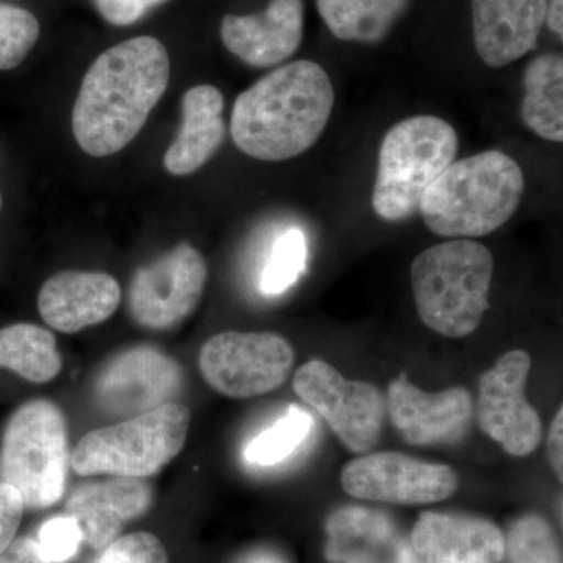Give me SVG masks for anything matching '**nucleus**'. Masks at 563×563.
<instances>
[{
	"label": "nucleus",
	"instance_id": "36",
	"mask_svg": "<svg viewBox=\"0 0 563 563\" xmlns=\"http://www.w3.org/2000/svg\"><path fill=\"white\" fill-rule=\"evenodd\" d=\"M239 563H287L279 554L268 550H257L247 553L240 559Z\"/></svg>",
	"mask_w": 563,
	"mask_h": 563
},
{
	"label": "nucleus",
	"instance_id": "5",
	"mask_svg": "<svg viewBox=\"0 0 563 563\" xmlns=\"http://www.w3.org/2000/svg\"><path fill=\"white\" fill-rule=\"evenodd\" d=\"M457 132L450 122L420 114L393 125L384 136L372 203L388 222L409 220L424 192L455 162Z\"/></svg>",
	"mask_w": 563,
	"mask_h": 563
},
{
	"label": "nucleus",
	"instance_id": "26",
	"mask_svg": "<svg viewBox=\"0 0 563 563\" xmlns=\"http://www.w3.org/2000/svg\"><path fill=\"white\" fill-rule=\"evenodd\" d=\"M307 239L298 228L288 229L274 242L272 254L263 268L261 290L265 295H282L306 272Z\"/></svg>",
	"mask_w": 563,
	"mask_h": 563
},
{
	"label": "nucleus",
	"instance_id": "25",
	"mask_svg": "<svg viewBox=\"0 0 563 563\" xmlns=\"http://www.w3.org/2000/svg\"><path fill=\"white\" fill-rule=\"evenodd\" d=\"M313 418L298 406H291L272 428L258 433L244 448L247 463L273 466L290 457L312 431Z\"/></svg>",
	"mask_w": 563,
	"mask_h": 563
},
{
	"label": "nucleus",
	"instance_id": "14",
	"mask_svg": "<svg viewBox=\"0 0 563 563\" xmlns=\"http://www.w3.org/2000/svg\"><path fill=\"white\" fill-rule=\"evenodd\" d=\"M387 412L401 439L410 446L455 443L468 431L473 398L462 387L428 393L406 376L388 388Z\"/></svg>",
	"mask_w": 563,
	"mask_h": 563
},
{
	"label": "nucleus",
	"instance_id": "23",
	"mask_svg": "<svg viewBox=\"0 0 563 563\" xmlns=\"http://www.w3.org/2000/svg\"><path fill=\"white\" fill-rule=\"evenodd\" d=\"M412 0H317L318 13L335 38L376 44L390 35Z\"/></svg>",
	"mask_w": 563,
	"mask_h": 563
},
{
	"label": "nucleus",
	"instance_id": "32",
	"mask_svg": "<svg viewBox=\"0 0 563 563\" xmlns=\"http://www.w3.org/2000/svg\"><path fill=\"white\" fill-rule=\"evenodd\" d=\"M163 2L166 0H95V5L109 24L124 27L135 24L147 11Z\"/></svg>",
	"mask_w": 563,
	"mask_h": 563
},
{
	"label": "nucleus",
	"instance_id": "24",
	"mask_svg": "<svg viewBox=\"0 0 563 563\" xmlns=\"http://www.w3.org/2000/svg\"><path fill=\"white\" fill-rule=\"evenodd\" d=\"M62 366L55 336L46 329L29 322L0 329V368L29 383L46 384L58 376Z\"/></svg>",
	"mask_w": 563,
	"mask_h": 563
},
{
	"label": "nucleus",
	"instance_id": "27",
	"mask_svg": "<svg viewBox=\"0 0 563 563\" xmlns=\"http://www.w3.org/2000/svg\"><path fill=\"white\" fill-rule=\"evenodd\" d=\"M40 38V22L31 11L0 3V70L14 69Z\"/></svg>",
	"mask_w": 563,
	"mask_h": 563
},
{
	"label": "nucleus",
	"instance_id": "4",
	"mask_svg": "<svg viewBox=\"0 0 563 563\" xmlns=\"http://www.w3.org/2000/svg\"><path fill=\"white\" fill-rule=\"evenodd\" d=\"M493 272L490 250L474 240L455 239L422 251L410 268L418 317L448 339L472 335L490 309Z\"/></svg>",
	"mask_w": 563,
	"mask_h": 563
},
{
	"label": "nucleus",
	"instance_id": "38",
	"mask_svg": "<svg viewBox=\"0 0 563 563\" xmlns=\"http://www.w3.org/2000/svg\"><path fill=\"white\" fill-rule=\"evenodd\" d=\"M0 209H2V196H0Z\"/></svg>",
	"mask_w": 563,
	"mask_h": 563
},
{
	"label": "nucleus",
	"instance_id": "7",
	"mask_svg": "<svg viewBox=\"0 0 563 563\" xmlns=\"http://www.w3.org/2000/svg\"><path fill=\"white\" fill-rule=\"evenodd\" d=\"M69 463L68 426L54 402L35 399L11 415L0 446V483L16 488L25 507L60 501Z\"/></svg>",
	"mask_w": 563,
	"mask_h": 563
},
{
	"label": "nucleus",
	"instance_id": "10",
	"mask_svg": "<svg viewBox=\"0 0 563 563\" xmlns=\"http://www.w3.org/2000/svg\"><path fill=\"white\" fill-rule=\"evenodd\" d=\"M207 277L201 252L191 244H179L133 276L129 290L133 320L151 331L176 328L201 302Z\"/></svg>",
	"mask_w": 563,
	"mask_h": 563
},
{
	"label": "nucleus",
	"instance_id": "16",
	"mask_svg": "<svg viewBox=\"0 0 563 563\" xmlns=\"http://www.w3.org/2000/svg\"><path fill=\"white\" fill-rule=\"evenodd\" d=\"M152 503L154 495L144 479L111 476L74 488L66 501V515L79 525L85 543L103 551L120 539L124 525L143 517Z\"/></svg>",
	"mask_w": 563,
	"mask_h": 563
},
{
	"label": "nucleus",
	"instance_id": "21",
	"mask_svg": "<svg viewBox=\"0 0 563 563\" xmlns=\"http://www.w3.org/2000/svg\"><path fill=\"white\" fill-rule=\"evenodd\" d=\"M329 543L325 555L333 563H395L401 542L395 528L377 510L347 507L331 515L325 525Z\"/></svg>",
	"mask_w": 563,
	"mask_h": 563
},
{
	"label": "nucleus",
	"instance_id": "34",
	"mask_svg": "<svg viewBox=\"0 0 563 563\" xmlns=\"http://www.w3.org/2000/svg\"><path fill=\"white\" fill-rule=\"evenodd\" d=\"M0 563H46L41 558L35 539L24 537L10 544L5 553L0 554Z\"/></svg>",
	"mask_w": 563,
	"mask_h": 563
},
{
	"label": "nucleus",
	"instance_id": "17",
	"mask_svg": "<svg viewBox=\"0 0 563 563\" xmlns=\"http://www.w3.org/2000/svg\"><path fill=\"white\" fill-rule=\"evenodd\" d=\"M548 0H472L477 55L493 69L504 68L536 49Z\"/></svg>",
	"mask_w": 563,
	"mask_h": 563
},
{
	"label": "nucleus",
	"instance_id": "28",
	"mask_svg": "<svg viewBox=\"0 0 563 563\" xmlns=\"http://www.w3.org/2000/svg\"><path fill=\"white\" fill-rule=\"evenodd\" d=\"M507 551L512 563H561L553 531L539 517H526L515 525Z\"/></svg>",
	"mask_w": 563,
	"mask_h": 563
},
{
	"label": "nucleus",
	"instance_id": "1",
	"mask_svg": "<svg viewBox=\"0 0 563 563\" xmlns=\"http://www.w3.org/2000/svg\"><path fill=\"white\" fill-rule=\"evenodd\" d=\"M169 55L161 41L136 36L96 58L73 110L74 139L91 157L124 150L146 124L169 81Z\"/></svg>",
	"mask_w": 563,
	"mask_h": 563
},
{
	"label": "nucleus",
	"instance_id": "3",
	"mask_svg": "<svg viewBox=\"0 0 563 563\" xmlns=\"http://www.w3.org/2000/svg\"><path fill=\"white\" fill-rule=\"evenodd\" d=\"M523 169L501 151L453 162L424 192L418 213L448 239H479L503 228L520 207Z\"/></svg>",
	"mask_w": 563,
	"mask_h": 563
},
{
	"label": "nucleus",
	"instance_id": "15",
	"mask_svg": "<svg viewBox=\"0 0 563 563\" xmlns=\"http://www.w3.org/2000/svg\"><path fill=\"white\" fill-rule=\"evenodd\" d=\"M306 27L302 0H272L261 14H228L221 22L225 49L254 68H269L298 52Z\"/></svg>",
	"mask_w": 563,
	"mask_h": 563
},
{
	"label": "nucleus",
	"instance_id": "35",
	"mask_svg": "<svg viewBox=\"0 0 563 563\" xmlns=\"http://www.w3.org/2000/svg\"><path fill=\"white\" fill-rule=\"evenodd\" d=\"M544 22L554 35L563 38V0H548Z\"/></svg>",
	"mask_w": 563,
	"mask_h": 563
},
{
	"label": "nucleus",
	"instance_id": "22",
	"mask_svg": "<svg viewBox=\"0 0 563 563\" xmlns=\"http://www.w3.org/2000/svg\"><path fill=\"white\" fill-rule=\"evenodd\" d=\"M520 118L529 131L553 143L563 141V58L547 52L528 63Z\"/></svg>",
	"mask_w": 563,
	"mask_h": 563
},
{
	"label": "nucleus",
	"instance_id": "19",
	"mask_svg": "<svg viewBox=\"0 0 563 563\" xmlns=\"http://www.w3.org/2000/svg\"><path fill=\"white\" fill-rule=\"evenodd\" d=\"M412 548L422 563H499L506 540L490 521L426 512L415 525Z\"/></svg>",
	"mask_w": 563,
	"mask_h": 563
},
{
	"label": "nucleus",
	"instance_id": "2",
	"mask_svg": "<svg viewBox=\"0 0 563 563\" xmlns=\"http://www.w3.org/2000/svg\"><path fill=\"white\" fill-rule=\"evenodd\" d=\"M335 92L318 63L280 66L233 103L231 133L243 154L261 162L298 157L320 140L332 117Z\"/></svg>",
	"mask_w": 563,
	"mask_h": 563
},
{
	"label": "nucleus",
	"instance_id": "11",
	"mask_svg": "<svg viewBox=\"0 0 563 563\" xmlns=\"http://www.w3.org/2000/svg\"><path fill=\"white\" fill-rule=\"evenodd\" d=\"M343 490L365 501L420 506L451 498L459 487L457 473L442 463L384 451L355 459L342 472Z\"/></svg>",
	"mask_w": 563,
	"mask_h": 563
},
{
	"label": "nucleus",
	"instance_id": "13",
	"mask_svg": "<svg viewBox=\"0 0 563 563\" xmlns=\"http://www.w3.org/2000/svg\"><path fill=\"white\" fill-rule=\"evenodd\" d=\"M179 363L152 346L120 352L99 373L96 399L106 412L136 417L172 402L181 388Z\"/></svg>",
	"mask_w": 563,
	"mask_h": 563
},
{
	"label": "nucleus",
	"instance_id": "8",
	"mask_svg": "<svg viewBox=\"0 0 563 563\" xmlns=\"http://www.w3.org/2000/svg\"><path fill=\"white\" fill-rule=\"evenodd\" d=\"M290 342L274 332H222L199 354L202 377L233 399L255 398L287 383L295 366Z\"/></svg>",
	"mask_w": 563,
	"mask_h": 563
},
{
	"label": "nucleus",
	"instance_id": "12",
	"mask_svg": "<svg viewBox=\"0 0 563 563\" xmlns=\"http://www.w3.org/2000/svg\"><path fill=\"white\" fill-rule=\"evenodd\" d=\"M528 352H506L479 380L481 429L514 457H526L543 440V421L526 399L525 387L531 373Z\"/></svg>",
	"mask_w": 563,
	"mask_h": 563
},
{
	"label": "nucleus",
	"instance_id": "6",
	"mask_svg": "<svg viewBox=\"0 0 563 563\" xmlns=\"http://www.w3.org/2000/svg\"><path fill=\"white\" fill-rule=\"evenodd\" d=\"M190 421L187 406L168 402L120 424L96 429L77 444L70 465L80 476L146 479L180 454Z\"/></svg>",
	"mask_w": 563,
	"mask_h": 563
},
{
	"label": "nucleus",
	"instance_id": "9",
	"mask_svg": "<svg viewBox=\"0 0 563 563\" xmlns=\"http://www.w3.org/2000/svg\"><path fill=\"white\" fill-rule=\"evenodd\" d=\"M292 388L351 453H369L379 443L387 401L376 385L344 379L328 362L310 361L295 373Z\"/></svg>",
	"mask_w": 563,
	"mask_h": 563
},
{
	"label": "nucleus",
	"instance_id": "37",
	"mask_svg": "<svg viewBox=\"0 0 563 563\" xmlns=\"http://www.w3.org/2000/svg\"><path fill=\"white\" fill-rule=\"evenodd\" d=\"M395 563H422V561L415 553L412 544L401 542L398 547V553H396Z\"/></svg>",
	"mask_w": 563,
	"mask_h": 563
},
{
	"label": "nucleus",
	"instance_id": "20",
	"mask_svg": "<svg viewBox=\"0 0 563 563\" xmlns=\"http://www.w3.org/2000/svg\"><path fill=\"white\" fill-rule=\"evenodd\" d=\"M224 96L217 87L199 85L181 99V128L165 154V169L190 176L220 151L225 139Z\"/></svg>",
	"mask_w": 563,
	"mask_h": 563
},
{
	"label": "nucleus",
	"instance_id": "29",
	"mask_svg": "<svg viewBox=\"0 0 563 563\" xmlns=\"http://www.w3.org/2000/svg\"><path fill=\"white\" fill-rule=\"evenodd\" d=\"M81 542L79 525L69 515L46 521L36 539L41 558L46 563L68 562L79 551Z\"/></svg>",
	"mask_w": 563,
	"mask_h": 563
},
{
	"label": "nucleus",
	"instance_id": "33",
	"mask_svg": "<svg viewBox=\"0 0 563 563\" xmlns=\"http://www.w3.org/2000/svg\"><path fill=\"white\" fill-rule=\"evenodd\" d=\"M548 457L558 479L563 481V409L555 413L548 432Z\"/></svg>",
	"mask_w": 563,
	"mask_h": 563
},
{
	"label": "nucleus",
	"instance_id": "30",
	"mask_svg": "<svg viewBox=\"0 0 563 563\" xmlns=\"http://www.w3.org/2000/svg\"><path fill=\"white\" fill-rule=\"evenodd\" d=\"M98 563H169V558L154 533L135 532L109 544Z\"/></svg>",
	"mask_w": 563,
	"mask_h": 563
},
{
	"label": "nucleus",
	"instance_id": "31",
	"mask_svg": "<svg viewBox=\"0 0 563 563\" xmlns=\"http://www.w3.org/2000/svg\"><path fill=\"white\" fill-rule=\"evenodd\" d=\"M24 509L20 492L9 484L0 483V554L5 553L14 542Z\"/></svg>",
	"mask_w": 563,
	"mask_h": 563
},
{
	"label": "nucleus",
	"instance_id": "18",
	"mask_svg": "<svg viewBox=\"0 0 563 563\" xmlns=\"http://www.w3.org/2000/svg\"><path fill=\"white\" fill-rule=\"evenodd\" d=\"M120 302V284L110 274L63 272L44 282L38 310L55 331L76 333L109 320Z\"/></svg>",
	"mask_w": 563,
	"mask_h": 563
}]
</instances>
